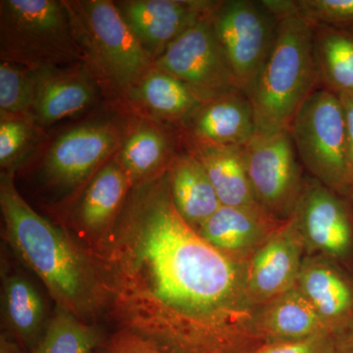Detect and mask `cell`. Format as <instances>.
Wrapping results in <instances>:
<instances>
[{
	"label": "cell",
	"instance_id": "obj_12",
	"mask_svg": "<svg viewBox=\"0 0 353 353\" xmlns=\"http://www.w3.org/2000/svg\"><path fill=\"white\" fill-rule=\"evenodd\" d=\"M292 220L310 248L333 257L350 252L352 234L347 208L334 190L318 181L304 185Z\"/></svg>",
	"mask_w": 353,
	"mask_h": 353
},
{
	"label": "cell",
	"instance_id": "obj_18",
	"mask_svg": "<svg viewBox=\"0 0 353 353\" xmlns=\"http://www.w3.org/2000/svg\"><path fill=\"white\" fill-rule=\"evenodd\" d=\"M274 220L263 211L221 205L197 232L220 252L232 255L259 248L273 233Z\"/></svg>",
	"mask_w": 353,
	"mask_h": 353
},
{
	"label": "cell",
	"instance_id": "obj_22",
	"mask_svg": "<svg viewBox=\"0 0 353 353\" xmlns=\"http://www.w3.org/2000/svg\"><path fill=\"white\" fill-rule=\"evenodd\" d=\"M2 307L12 333L27 347L36 348L44 330L46 306L31 281L21 274L3 279Z\"/></svg>",
	"mask_w": 353,
	"mask_h": 353
},
{
	"label": "cell",
	"instance_id": "obj_28",
	"mask_svg": "<svg viewBox=\"0 0 353 353\" xmlns=\"http://www.w3.org/2000/svg\"><path fill=\"white\" fill-rule=\"evenodd\" d=\"M297 16L312 28H353V0H296Z\"/></svg>",
	"mask_w": 353,
	"mask_h": 353
},
{
	"label": "cell",
	"instance_id": "obj_29",
	"mask_svg": "<svg viewBox=\"0 0 353 353\" xmlns=\"http://www.w3.org/2000/svg\"><path fill=\"white\" fill-rule=\"evenodd\" d=\"M31 121L28 118L1 114L0 164L2 168L12 166L27 150L32 139Z\"/></svg>",
	"mask_w": 353,
	"mask_h": 353
},
{
	"label": "cell",
	"instance_id": "obj_15",
	"mask_svg": "<svg viewBox=\"0 0 353 353\" xmlns=\"http://www.w3.org/2000/svg\"><path fill=\"white\" fill-rule=\"evenodd\" d=\"M32 122L48 126L81 112L97 97L94 76L78 64L68 68L38 70Z\"/></svg>",
	"mask_w": 353,
	"mask_h": 353
},
{
	"label": "cell",
	"instance_id": "obj_6",
	"mask_svg": "<svg viewBox=\"0 0 353 353\" xmlns=\"http://www.w3.org/2000/svg\"><path fill=\"white\" fill-rule=\"evenodd\" d=\"M301 163L334 192L352 187L345 115L338 95L318 88L297 111L289 128Z\"/></svg>",
	"mask_w": 353,
	"mask_h": 353
},
{
	"label": "cell",
	"instance_id": "obj_8",
	"mask_svg": "<svg viewBox=\"0 0 353 353\" xmlns=\"http://www.w3.org/2000/svg\"><path fill=\"white\" fill-rule=\"evenodd\" d=\"M246 173L261 208L273 219L292 217L304 185L289 130L255 134L243 145Z\"/></svg>",
	"mask_w": 353,
	"mask_h": 353
},
{
	"label": "cell",
	"instance_id": "obj_1",
	"mask_svg": "<svg viewBox=\"0 0 353 353\" xmlns=\"http://www.w3.org/2000/svg\"><path fill=\"white\" fill-rule=\"evenodd\" d=\"M94 263L124 334L160 353H230L246 271L183 219L168 172L134 190Z\"/></svg>",
	"mask_w": 353,
	"mask_h": 353
},
{
	"label": "cell",
	"instance_id": "obj_25",
	"mask_svg": "<svg viewBox=\"0 0 353 353\" xmlns=\"http://www.w3.org/2000/svg\"><path fill=\"white\" fill-rule=\"evenodd\" d=\"M171 145L157 128L141 125L123 143L119 164L132 183L145 182L146 176L161 168L170 155Z\"/></svg>",
	"mask_w": 353,
	"mask_h": 353
},
{
	"label": "cell",
	"instance_id": "obj_19",
	"mask_svg": "<svg viewBox=\"0 0 353 353\" xmlns=\"http://www.w3.org/2000/svg\"><path fill=\"white\" fill-rule=\"evenodd\" d=\"M168 178L176 210L197 231L221 206L208 174L194 155L185 154L172 161Z\"/></svg>",
	"mask_w": 353,
	"mask_h": 353
},
{
	"label": "cell",
	"instance_id": "obj_4",
	"mask_svg": "<svg viewBox=\"0 0 353 353\" xmlns=\"http://www.w3.org/2000/svg\"><path fill=\"white\" fill-rule=\"evenodd\" d=\"M1 61L38 70L85 64L66 2L2 0L0 2Z\"/></svg>",
	"mask_w": 353,
	"mask_h": 353
},
{
	"label": "cell",
	"instance_id": "obj_11",
	"mask_svg": "<svg viewBox=\"0 0 353 353\" xmlns=\"http://www.w3.org/2000/svg\"><path fill=\"white\" fill-rule=\"evenodd\" d=\"M303 240L290 219L253 253L246 269L250 301L267 303L296 285L303 266Z\"/></svg>",
	"mask_w": 353,
	"mask_h": 353
},
{
	"label": "cell",
	"instance_id": "obj_21",
	"mask_svg": "<svg viewBox=\"0 0 353 353\" xmlns=\"http://www.w3.org/2000/svg\"><path fill=\"white\" fill-rule=\"evenodd\" d=\"M319 88L353 92V28H313Z\"/></svg>",
	"mask_w": 353,
	"mask_h": 353
},
{
	"label": "cell",
	"instance_id": "obj_27",
	"mask_svg": "<svg viewBox=\"0 0 353 353\" xmlns=\"http://www.w3.org/2000/svg\"><path fill=\"white\" fill-rule=\"evenodd\" d=\"M36 85V71L11 62L1 61L0 108L2 115L17 116L32 120Z\"/></svg>",
	"mask_w": 353,
	"mask_h": 353
},
{
	"label": "cell",
	"instance_id": "obj_23",
	"mask_svg": "<svg viewBox=\"0 0 353 353\" xmlns=\"http://www.w3.org/2000/svg\"><path fill=\"white\" fill-rule=\"evenodd\" d=\"M132 185L119 162H110L95 174L79 208L82 226L90 232L105 230L117 214Z\"/></svg>",
	"mask_w": 353,
	"mask_h": 353
},
{
	"label": "cell",
	"instance_id": "obj_20",
	"mask_svg": "<svg viewBox=\"0 0 353 353\" xmlns=\"http://www.w3.org/2000/svg\"><path fill=\"white\" fill-rule=\"evenodd\" d=\"M259 327L270 343L301 341L324 332L332 333L296 285L267 303L260 314Z\"/></svg>",
	"mask_w": 353,
	"mask_h": 353
},
{
	"label": "cell",
	"instance_id": "obj_33",
	"mask_svg": "<svg viewBox=\"0 0 353 353\" xmlns=\"http://www.w3.org/2000/svg\"><path fill=\"white\" fill-rule=\"evenodd\" d=\"M334 353H353V325L334 334Z\"/></svg>",
	"mask_w": 353,
	"mask_h": 353
},
{
	"label": "cell",
	"instance_id": "obj_5",
	"mask_svg": "<svg viewBox=\"0 0 353 353\" xmlns=\"http://www.w3.org/2000/svg\"><path fill=\"white\" fill-rule=\"evenodd\" d=\"M66 4L85 64L101 80L131 94L152 71L154 61L119 7L108 0Z\"/></svg>",
	"mask_w": 353,
	"mask_h": 353
},
{
	"label": "cell",
	"instance_id": "obj_10",
	"mask_svg": "<svg viewBox=\"0 0 353 353\" xmlns=\"http://www.w3.org/2000/svg\"><path fill=\"white\" fill-rule=\"evenodd\" d=\"M122 137L115 120L94 121L64 132L44 159L46 180L58 189L78 187L117 150Z\"/></svg>",
	"mask_w": 353,
	"mask_h": 353
},
{
	"label": "cell",
	"instance_id": "obj_14",
	"mask_svg": "<svg viewBox=\"0 0 353 353\" xmlns=\"http://www.w3.org/2000/svg\"><path fill=\"white\" fill-rule=\"evenodd\" d=\"M190 143L243 146L256 134L252 101L241 90L205 101L188 118Z\"/></svg>",
	"mask_w": 353,
	"mask_h": 353
},
{
	"label": "cell",
	"instance_id": "obj_16",
	"mask_svg": "<svg viewBox=\"0 0 353 353\" xmlns=\"http://www.w3.org/2000/svg\"><path fill=\"white\" fill-rule=\"evenodd\" d=\"M296 285L332 333H341L353 325L352 285L328 262L303 261Z\"/></svg>",
	"mask_w": 353,
	"mask_h": 353
},
{
	"label": "cell",
	"instance_id": "obj_9",
	"mask_svg": "<svg viewBox=\"0 0 353 353\" xmlns=\"http://www.w3.org/2000/svg\"><path fill=\"white\" fill-rule=\"evenodd\" d=\"M210 15L183 32L154 60V68L182 81L203 102L238 88Z\"/></svg>",
	"mask_w": 353,
	"mask_h": 353
},
{
	"label": "cell",
	"instance_id": "obj_30",
	"mask_svg": "<svg viewBox=\"0 0 353 353\" xmlns=\"http://www.w3.org/2000/svg\"><path fill=\"white\" fill-rule=\"evenodd\" d=\"M253 353H334V334L324 332L304 340L270 343Z\"/></svg>",
	"mask_w": 353,
	"mask_h": 353
},
{
	"label": "cell",
	"instance_id": "obj_32",
	"mask_svg": "<svg viewBox=\"0 0 353 353\" xmlns=\"http://www.w3.org/2000/svg\"><path fill=\"white\" fill-rule=\"evenodd\" d=\"M109 353H160L129 334H124L114 341Z\"/></svg>",
	"mask_w": 353,
	"mask_h": 353
},
{
	"label": "cell",
	"instance_id": "obj_7",
	"mask_svg": "<svg viewBox=\"0 0 353 353\" xmlns=\"http://www.w3.org/2000/svg\"><path fill=\"white\" fill-rule=\"evenodd\" d=\"M210 20L236 87L248 95L270 54L280 21L252 0L218 1Z\"/></svg>",
	"mask_w": 353,
	"mask_h": 353
},
{
	"label": "cell",
	"instance_id": "obj_34",
	"mask_svg": "<svg viewBox=\"0 0 353 353\" xmlns=\"http://www.w3.org/2000/svg\"><path fill=\"white\" fill-rule=\"evenodd\" d=\"M0 353H27L18 343L9 340L6 336L1 334L0 338Z\"/></svg>",
	"mask_w": 353,
	"mask_h": 353
},
{
	"label": "cell",
	"instance_id": "obj_24",
	"mask_svg": "<svg viewBox=\"0 0 353 353\" xmlns=\"http://www.w3.org/2000/svg\"><path fill=\"white\" fill-rule=\"evenodd\" d=\"M131 94L152 112L168 120L185 121L204 103L189 85L157 68Z\"/></svg>",
	"mask_w": 353,
	"mask_h": 353
},
{
	"label": "cell",
	"instance_id": "obj_31",
	"mask_svg": "<svg viewBox=\"0 0 353 353\" xmlns=\"http://www.w3.org/2000/svg\"><path fill=\"white\" fill-rule=\"evenodd\" d=\"M336 95L340 99L343 115H345L348 166H350L353 183V92H340Z\"/></svg>",
	"mask_w": 353,
	"mask_h": 353
},
{
	"label": "cell",
	"instance_id": "obj_3",
	"mask_svg": "<svg viewBox=\"0 0 353 353\" xmlns=\"http://www.w3.org/2000/svg\"><path fill=\"white\" fill-rule=\"evenodd\" d=\"M319 88L313 48V28L299 16L279 22L270 54L248 94L256 134L289 128L309 95Z\"/></svg>",
	"mask_w": 353,
	"mask_h": 353
},
{
	"label": "cell",
	"instance_id": "obj_13",
	"mask_svg": "<svg viewBox=\"0 0 353 353\" xmlns=\"http://www.w3.org/2000/svg\"><path fill=\"white\" fill-rule=\"evenodd\" d=\"M218 1L134 0L119 7L139 43L153 57L212 12Z\"/></svg>",
	"mask_w": 353,
	"mask_h": 353
},
{
	"label": "cell",
	"instance_id": "obj_35",
	"mask_svg": "<svg viewBox=\"0 0 353 353\" xmlns=\"http://www.w3.org/2000/svg\"><path fill=\"white\" fill-rule=\"evenodd\" d=\"M352 199H353V190H352Z\"/></svg>",
	"mask_w": 353,
	"mask_h": 353
},
{
	"label": "cell",
	"instance_id": "obj_2",
	"mask_svg": "<svg viewBox=\"0 0 353 353\" xmlns=\"http://www.w3.org/2000/svg\"><path fill=\"white\" fill-rule=\"evenodd\" d=\"M0 205L7 240L46 285L57 306L83 320L105 296L97 265L68 234L37 213L16 189L12 174H1Z\"/></svg>",
	"mask_w": 353,
	"mask_h": 353
},
{
	"label": "cell",
	"instance_id": "obj_26",
	"mask_svg": "<svg viewBox=\"0 0 353 353\" xmlns=\"http://www.w3.org/2000/svg\"><path fill=\"white\" fill-rule=\"evenodd\" d=\"M101 341L99 330L57 306L32 353H92Z\"/></svg>",
	"mask_w": 353,
	"mask_h": 353
},
{
	"label": "cell",
	"instance_id": "obj_17",
	"mask_svg": "<svg viewBox=\"0 0 353 353\" xmlns=\"http://www.w3.org/2000/svg\"><path fill=\"white\" fill-rule=\"evenodd\" d=\"M192 153L202 165L221 205L265 211L259 205L246 173L243 146L190 143ZM266 213V212H265Z\"/></svg>",
	"mask_w": 353,
	"mask_h": 353
}]
</instances>
